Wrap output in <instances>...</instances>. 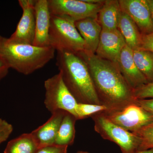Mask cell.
<instances>
[{
    "label": "cell",
    "instance_id": "1",
    "mask_svg": "<svg viewBox=\"0 0 153 153\" xmlns=\"http://www.w3.org/2000/svg\"><path fill=\"white\" fill-rule=\"evenodd\" d=\"M76 55L87 65L100 101L108 110L120 109L134 102L133 89L116 64L85 51Z\"/></svg>",
    "mask_w": 153,
    "mask_h": 153
},
{
    "label": "cell",
    "instance_id": "2",
    "mask_svg": "<svg viewBox=\"0 0 153 153\" xmlns=\"http://www.w3.org/2000/svg\"><path fill=\"white\" fill-rule=\"evenodd\" d=\"M56 66L63 82L79 103L101 104L87 65L76 54L57 52Z\"/></svg>",
    "mask_w": 153,
    "mask_h": 153
},
{
    "label": "cell",
    "instance_id": "3",
    "mask_svg": "<svg viewBox=\"0 0 153 153\" xmlns=\"http://www.w3.org/2000/svg\"><path fill=\"white\" fill-rule=\"evenodd\" d=\"M55 52L50 46L38 47L13 43L0 35V56L9 68L25 75L44 67L54 58Z\"/></svg>",
    "mask_w": 153,
    "mask_h": 153
},
{
    "label": "cell",
    "instance_id": "4",
    "mask_svg": "<svg viewBox=\"0 0 153 153\" xmlns=\"http://www.w3.org/2000/svg\"><path fill=\"white\" fill-rule=\"evenodd\" d=\"M49 45L57 52L76 54L84 51L85 44L75 25V22L65 16L51 14Z\"/></svg>",
    "mask_w": 153,
    "mask_h": 153
},
{
    "label": "cell",
    "instance_id": "5",
    "mask_svg": "<svg viewBox=\"0 0 153 153\" xmlns=\"http://www.w3.org/2000/svg\"><path fill=\"white\" fill-rule=\"evenodd\" d=\"M96 132L105 140L114 143L122 153H134L139 150L140 140L138 137L108 120L102 113L91 117Z\"/></svg>",
    "mask_w": 153,
    "mask_h": 153
},
{
    "label": "cell",
    "instance_id": "6",
    "mask_svg": "<svg viewBox=\"0 0 153 153\" xmlns=\"http://www.w3.org/2000/svg\"><path fill=\"white\" fill-rule=\"evenodd\" d=\"M44 88V103L49 112L52 114L63 110L76 118L75 111L78 102L65 85L60 72L46 79Z\"/></svg>",
    "mask_w": 153,
    "mask_h": 153
},
{
    "label": "cell",
    "instance_id": "7",
    "mask_svg": "<svg viewBox=\"0 0 153 153\" xmlns=\"http://www.w3.org/2000/svg\"><path fill=\"white\" fill-rule=\"evenodd\" d=\"M113 123L131 133L153 122V115L134 102L120 109L102 112Z\"/></svg>",
    "mask_w": 153,
    "mask_h": 153
},
{
    "label": "cell",
    "instance_id": "8",
    "mask_svg": "<svg viewBox=\"0 0 153 153\" xmlns=\"http://www.w3.org/2000/svg\"><path fill=\"white\" fill-rule=\"evenodd\" d=\"M50 14L65 16L76 22L88 18H97L101 4H90L82 0H48Z\"/></svg>",
    "mask_w": 153,
    "mask_h": 153
},
{
    "label": "cell",
    "instance_id": "9",
    "mask_svg": "<svg viewBox=\"0 0 153 153\" xmlns=\"http://www.w3.org/2000/svg\"><path fill=\"white\" fill-rule=\"evenodd\" d=\"M19 3L23 11L22 16L16 31L8 39L13 43L33 45L36 33L35 0H19Z\"/></svg>",
    "mask_w": 153,
    "mask_h": 153
},
{
    "label": "cell",
    "instance_id": "10",
    "mask_svg": "<svg viewBox=\"0 0 153 153\" xmlns=\"http://www.w3.org/2000/svg\"><path fill=\"white\" fill-rule=\"evenodd\" d=\"M126 45L123 36L118 29H102L96 55L117 66L121 52Z\"/></svg>",
    "mask_w": 153,
    "mask_h": 153
},
{
    "label": "cell",
    "instance_id": "11",
    "mask_svg": "<svg viewBox=\"0 0 153 153\" xmlns=\"http://www.w3.org/2000/svg\"><path fill=\"white\" fill-rule=\"evenodd\" d=\"M121 10L131 18L143 35L153 33V23L147 0H120Z\"/></svg>",
    "mask_w": 153,
    "mask_h": 153
},
{
    "label": "cell",
    "instance_id": "12",
    "mask_svg": "<svg viewBox=\"0 0 153 153\" xmlns=\"http://www.w3.org/2000/svg\"><path fill=\"white\" fill-rule=\"evenodd\" d=\"M117 66L124 78L133 90L148 83L135 63L133 50L126 45L121 52Z\"/></svg>",
    "mask_w": 153,
    "mask_h": 153
},
{
    "label": "cell",
    "instance_id": "13",
    "mask_svg": "<svg viewBox=\"0 0 153 153\" xmlns=\"http://www.w3.org/2000/svg\"><path fill=\"white\" fill-rule=\"evenodd\" d=\"M36 33L33 45L38 47H50L49 31L51 14L48 0H35Z\"/></svg>",
    "mask_w": 153,
    "mask_h": 153
},
{
    "label": "cell",
    "instance_id": "14",
    "mask_svg": "<svg viewBox=\"0 0 153 153\" xmlns=\"http://www.w3.org/2000/svg\"><path fill=\"white\" fill-rule=\"evenodd\" d=\"M66 112L58 110L53 112L45 123L31 133L39 148L55 145L58 129Z\"/></svg>",
    "mask_w": 153,
    "mask_h": 153
},
{
    "label": "cell",
    "instance_id": "15",
    "mask_svg": "<svg viewBox=\"0 0 153 153\" xmlns=\"http://www.w3.org/2000/svg\"><path fill=\"white\" fill-rule=\"evenodd\" d=\"M75 25L85 42L84 51L95 54L102 30L98 21L94 18H86L75 22Z\"/></svg>",
    "mask_w": 153,
    "mask_h": 153
},
{
    "label": "cell",
    "instance_id": "16",
    "mask_svg": "<svg viewBox=\"0 0 153 153\" xmlns=\"http://www.w3.org/2000/svg\"><path fill=\"white\" fill-rule=\"evenodd\" d=\"M117 29L123 36L126 45L132 50L140 49L142 35L133 20L123 11L121 12Z\"/></svg>",
    "mask_w": 153,
    "mask_h": 153
},
{
    "label": "cell",
    "instance_id": "17",
    "mask_svg": "<svg viewBox=\"0 0 153 153\" xmlns=\"http://www.w3.org/2000/svg\"><path fill=\"white\" fill-rule=\"evenodd\" d=\"M121 10L119 1H105L98 13V21L102 29L117 30Z\"/></svg>",
    "mask_w": 153,
    "mask_h": 153
},
{
    "label": "cell",
    "instance_id": "18",
    "mask_svg": "<svg viewBox=\"0 0 153 153\" xmlns=\"http://www.w3.org/2000/svg\"><path fill=\"white\" fill-rule=\"evenodd\" d=\"M76 120L73 115L66 112L58 129L55 145L67 146L73 145L75 139Z\"/></svg>",
    "mask_w": 153,
    "mask_h": 153
},
{
    "label": "cell",
    "instance_id": "19",
    "mask_svg": "<svg viewBox=\"0 0 153 153\" xmlns=\"http://www.w3.org/2000/svg\"><path fill=\"white\" fill-rule=\"evenodd\" d=\"M39 148L31 133H25L9 141L4 153H36Z\"/></svg>",
    "mask_w": 153,
    "mask_h": 153
},
{
    "label": "cell",
    "instance_id": "20",
    "mask_svg": "<svg viewBox=\"0 0 153 153\" xmlns=\"http://www.w3.org/2000/svg\"><path fill=\"white\" fill-rule=\"evenodd\" d=\"M136 65L148 82H153V53L139 49L133 50Z\"/></svg>",
    "mask_w": 153,
    "mask_h": 153
},
{
    "label": "cell",
    "instance_id": "21",
    "mask_svg": "<svg viewBox=\"0 0 153 153\" xmlns=\"http://www.w3.org/2000/svg\"><path fill=\"white\" fill-rule=\"evenodd\" d=\"M107 107L102 104H88L78 102L76 108L77 120L91 117L98 113L108 110Z\"/></svg>",
    "mask_w": 153,
    "mask_h": 153
},
{
    "label": "cell",
    "instance_id": "22",
    "mask_svg": "<svg viewBox=\"0 0 153 153\" xmlns=\"http://www.w3.org/2000/svg\"><path fill=\"white\" fill-rule=\"evenodd\" d=\"M140 140L139 150L153 149V122L138 131L133 133Z\"/></svg>",
    "mask_w": 153,
    "mask_h": 153
},
{
    "label": "cell",
    "instance_id": "23",
    "mask_svg": "<svg viewBox=\"0 0 153 153\" xmlns=\"http://www.w3.org/2000/svg\"><path fill=\"white\" fill-rule=\"evenodd\" d=\"M135 100L153 98V82H148L133 90Z\"/></svg>",
    "mask_w": 153,
    "mask_h": 153
},
{
    "label": "cell",
    "instance_id": "24",
    "mask_svg": "<svg viewBox=\"0 0 153 153\" xmlns=\"http://www.w3.org/2000/svg\"><path fill=\"white\" fill-rule=\"evenodd\" d=\"M13 126L7 121L0 118V145L8 139L13 132Z\"/></svg>",
    "mask_w": 153,
    "mask_h": 153
},
{
    "label": "cell",
    "instance_id": "25",
    "mask_svg": "<svg viewBox=\"0 0 153 153\" xmlns=\"http://www.w3.org/2000/svg\"><path fill=\"white\" fill-rule=\"evenodd\" d=\"M67 146L53 145L39 148L36 153H67Z\"/></svg>",
    "mask_w": 153,
    "mask_h": 153
},
{
    "label": "cell",
    "instance_id": "26",
    "mask_svg": "<svg viewBox=\"0 0 153 153\" xmlns=\"http://www.w3.org/2000/svg\"><path fill=\"white\" fill-rule=\"evenodd\" d=\"M140 49L153 53V33L147 35H142Z\"/></svg>",
    "mask_w": 153,
    "mask_h": 153
},
{
    "label": "cell",
    "instance_id": "27",
    "mask_svg": "<svg viewBox=\"0 0 153 153\" xmlns=\"http://www.w3.org/2000/svg\"><path fill=\"white\" fill-rule=\"evenodd\" d=\"M136 103L153 115V98L137 100Z\"/></svg>",
    "mask_w": 153,
    "mask_h": 153
},
{
    "label": "cell",
    "instance_id": "28",
    "mask_svg": "<svg viewBox=\"0 0 153 153\" xmlns=\"http://www.w3.org/2000/svg\"><path fill=\"white\" fill-rule=\"evenodd\" d=\"M10 68L0 56V81L4 78L9 72Z\"/></svg>",
    "mask_w": 153,
    "mask_h": 153
},
{
    "label": "cell",
    "instance_id": "29",
    "mask_svg": "<svg viewBox=\"0 0 153 153\" xmlns=\"http://www.w3.org/2000/svg\"><path fill=\"white\" fill-rule=\"evenodd\" d=\"M147 1L149 7L152 21L153 23V0H147Z\"/></svg>",
    "mask_w": 153,
    "mask_h": 153
},
{
    "label": "cell",
    "instance_id": "30",
    "mask_svg": "<svg viewBox=\"0 0 153 153\" xmlns=\"http://www.w3.org/2000/svg\"><path fill=\"white\" fill-rule=\"evenodd\" d=\"M134 153H153V149L143 150H137Z\"/></svg>",
    "mask_w": 153,
    "mask_h": 153
},
{
    "label": "cell",
    "instance_id": "31",
    "mask_svg": "<svg viewBox=\"0 0 153 153\" xmlns=\"http://www.w3.org/2000/svg\"><path fill=\"white\" fill-rule=\"evenodd\" d=\"M76 153H91L89 152H86V151H78Z\"/></svg>",
    "mask_w": 153,
    "mask_h": 153
}]
</instances>
